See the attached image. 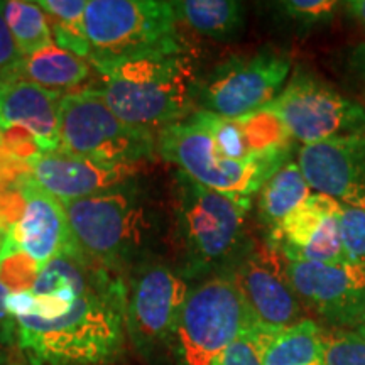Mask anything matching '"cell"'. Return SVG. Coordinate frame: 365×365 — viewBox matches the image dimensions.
<instances>
[{
	"label": "cell",
	"instance_id": "cell-1",
	"mask_svg": "<svg viewBox=\"0 0 365 365\" xmlns=\"http://www.w3.org/2000/svg\"><path fill=\"white\" fill-rule=\"evenodd\" d=\"M125 276L91 262L61 318H16V345L29 365H110L125 350Z\"/></svg>",
	"mask_w": 365,
	"mask_h": 365
},
{
	"label": "cell",
	"instance_id": "cell-2",
	"mask_svg": "<svg viewBox=\"0 0 365 365\" xmlns=\"http://www.w3.org/2000/svg\"><path fill=\"white\" fill-rule=\"evenodd\" d=\"M97 91L122 122L156 135L196 110L198 76L188 53H148L93 65Z\"/></svg>",
	"mask_w": 365,
	"mask_h": 365
},
{
	"label": "cell",
	"instance_id": "cell-3",
	"mask_svg": "<svg viewBox=\"0 0 365 365\" xmlns=\"http://www.w3.org/2000/svg\"><path fill=\"white\" fill-rule=\"evenodd\" d=\"M250 210L252 198L218 193L176 173L175 215L185 279L234 267L252 242L247 239Z\"/></svg>",
	"mask_w": 365,
	"mask_h": 365
},
{
	"label": "cell",
	"instance_id": "cell-4",
	"mask_svg": "<svg viewBox=\"0 0 365 365\" xmlns=\"http://www.w3.org/2000/svg\"><path fill=\"white\" fill-rule=\"evenodd\" d=\"M63 207L75 247L88 261L122 276L143 262L156 230V213L134 180Z\"/></svg>",
	"mask_w": 365,
	"mask_h": 365
},
{
	"label": "cell",
	"instance_id": "cell-5",
	"mask_svg": "<svg viewBox=\"0 0 365 365\" xmlns=\"http://www.w3.org/2000/svg\"><path fill=\"white\" fill-rule=\"evenodd\" d=\"M85 34L91 66L148 53H188L171 2L161 0H90Z\"/></svg>",
	"mask_w": 365,
	"mask_h": 365
},
{
	"label": "cell",
	"instance_id": "cell-6",
	"mask_svg": "<svg viewBox=\"0 0 365 365\" xmlns=\"http://www.w3.org/2000/svg\"><path fill=\"white\" fill-rule=\"evenodd\" d=\"M230 272L208 276L191 287L175 333L181 365H213L237 336L255 325Z\"/></svg>",
	"mask_w": 365,
	"mask_h": 365
},
{
	"label": "cell",
	"instance_id": "cell-7",
	"mask_svg": "<svg viewBox=\"0 0 365 365\" xmlns=\"http://www.w3.org/2000/svg\"><path fill=\"white\" fill-rule=\"evenodd\" d=\"M156 150L182 175L218 193L252 198L289 159V149L252 161H230L218 153L208 130L193 117L156 134Z\"/></svg>",
	"mask_w": 365,
	"mask_h": 365
},
{
	"label": "cell",
	"instance_id": "cell-8",
	"mask_svg": "<svg viewBox=\"0 0 365 365\" xmlns=\"http://www.w3.org/2000/svg\"><path fill=\"white\" fill-rule=\"evenodd\" d=\"M59 149L97 163L129 166H139L158 153L156 135L122 122L91 88L61 98Z\"/></svg>",
	"mask_w": 365,
	"mask_h": 365
},
{
	"label": "cell",
	"instance_id": "cell-9",
	"mask_svg": "<svg viewBox=\"0 0 365 365\" xmlns=\"http://www.w3.org/2000/svg\"><path fill=\"white\" fill-rule=\"evenodd\" d=\"M293 59L276 49L228 58L198 80L196 108L222 118H242L267 107L289 80Z\"/></svg>",
	"mask_w": 365,
	"mask_h": 365
},
{
	"label": "cell",
	"instance_id": "cell-10",
	"mask_svg": "<svg viewBox=\"0 0 365 365\" xmlns=\"http://www.w3.org/2000/svg\"><path fill=\"white\" fill-rule=\"evenodd\" d=\"M127 339L144 359L171 349L190 286L175 267L143 261L125 277Z\"/></svg>",
	"mask_w": 365,
	"mask_h": 365
},
{
	"label": "cell",
	"instance_id": "cell-11",
	"mask_svg": "<svg viewBox=\"0 0 365 365\" xmlns=\"http://www.w3.org/2000/svg\"><path fill=\"white\" fill-rule=\"evenodd\" d=\"M262 110L276 117L291 140H299L301 145L365 132L364 105L301 68Z\"/></svg>",
	"mask_w": 365,
	"mask_h": 365
},
{
	"label": "cell",
	"instance_id": "cell-12",
	"mask_svg": "<svg viewBox=\"0 0 365 365\" xmlns=\"http://www.w3.org/2000/svg\"><path fill=\"white\" fill-rule=\"evenodd\" d=\"M286 276L308 317L323 328L355 330L365 314V274L352 266L286 262Z\"/></svg>",
	"mask_w": 365,
	"mask_h": 365
},
{
	"label": "cell",
	"instance_id": "cell-13",
	"mask_svg": "<svg viewBox=\"0 0 365 365\" xmlns=\"http://www.w3.org/2000/svg\"><path fill=\"white\" fill-rule=\"evenodd\" d=\"M228 272L259 325L284 328L309 318L287 279L286 261L266 242H250Z\"/></svg>",
	"mask_w": 365,
	"mask_h": 365
},
{
	"label": "cell",
	"instance_id": "cell-14",
	"mask_svg": "<svg viewBox=\"0 0 365 365\" xmlns=\"http://www.w3.org/2000/svg\"><path fill=\"white\" fill-rule=\"evenodd\" d=\"M341 203L322 193H312L276 228L266 244L286 262L346 264L340 235Z\"/></svg>",
	"mask_w": 365,
	"mask_h": 365
},
{
	"label": "cell",
	"instance_id": "cell-15",
	"mask_svg": "<svg viewBox=\"0 0 365 365\" xmlns=\"http://www.w3.org/2000/svg\"><path fill=\"white\" fill-rule=\"evenodd\" d=\"M296 163L313 193L365 210V132L301 145Z\"/></svg>",
	"mask_w": 365,
	"mask_h": 365
},
{
	"label": "cell",
	"instance_id": "cell-16",
	"mask_svg": "<svg viewBox=\"0 0 365 365\" xmlns=\"http://www.w3.org/2000/svg\"><path fill=\"white\" fill-rule=\"evenodd\" d=\"M33 180L61 203L88 198L134 180L137 166L105 164L58 149L31 164Z\"/></svg>",
	"mask_w": 365,
	"mask_h": 365
},
{
	"label": "cell",
	"instance_id": "cell-17",
	"mask_svg": "<svg viewBox=\"0 0 365 365\" xmlns=\"http://www.w3.org/2000/svg\"><path fill=\"white\" fill-rule=\"evenodd\" d=\"M17 185L26 195V210L21 222L7 234L44 267L59 254L75 247L65 207L58 198L41 188L33 180V175L22 178Z\"/></svg>",
	"mask_w": 365,
	"mask_h": 365
},
{
	"label": "cell",
	"instance_id": "cell-18",
	"mask_svg": "<svg viewBox=\"0 0 365 365\" xmlns=\"http://www.w3.org/2000/svg\"><path fill=\"white\" fill-rule=\"evenodd\" d=\"M61 93L26 80L0 83V130L22 127L34 135L43 153L59 149Z\"/></svg>",
	"mask_w": 365,
	"mask_h": 365
},
{
	"label": "cell",
	"instance_id": "cell-19",
	"mask_svg": "<svg viewBox=\"0 0 365 365\" xmlns=\"http://www.w3.org/2000/svg\"><path fill=\"white\" fill-rule=\"evenodd\" d=\"M264 365H325L323 328L313 318L284 328L261 325Z\"/></svg>",
	"mask_w": 365,
	"mask_h": 365
},
{
	"label": "cell",
	"instance_id": "cell-20",
	"mask_svg": "<svg viewBox=\"0 0 365 365\" xmlns=\"http://www.w3.org/2000/svg\"><path fill=\"white\" fill-rule=\"evenodd\" d=\"M90 76L91 66L86 59L56 44L24 56L19 66V80L31 81L56 93L78 88L90 80Z\"/></svg>",
	"mask_w": 365,
	"mask_h": 365
},
{
	"label": "cell",
	"instance_id": "cell-21",
	"mask_svg": "<svg viewBox=\"0 0 365 365\" xmlns=\"http://www.w3.org/2000/svg\"><path fill=\"white\" fill-rule=\"evenodd\" d=\"M171 6L178 26L208 39H234L245 24V6L237 0H178Z\"/></svg>",
	"mask_w": 365,
	"mask_h": 365
},
{
	"label": "cell",
	"instance_id": "cell-22",
	"mask_svg": "<svg viewBox=\"0 0 365 365\" xmlns=\"http://www.w3.org/2000/svg\"><path fill=\"white\" fill-rule=\"evenodd\" d=\"M312 193L313 191L304 180L298 163L287 159L259 190V220L267 232H271Z\"/></svg>",
	"mask_w": 365,
	"mask_h": 365
},
{
	"label": "cell",
	"instance_id": "cell-23",
	"mask_svg": "<svg viewBox=\"0 0 365 365\" xmlns=\"http://www.w3.org/2000/svg\"><path fill=\"white\" fill-rule=\"evenodd\" d=\"M4 19L22 58L54 44L49 17L36 2L7 0L4 2Z\"/></svg>",
	"mask_w": 365,
	"mask_h": 365
},
{
	"label": "cell",
	"instance_id": "cell-24",
	"mask_svg": "<svg viewBox=\"0 0 365 365\" xmlns=\"http://www.w3.org/2000/svg\"><path fill=\"white\" fill-rule=\"evenodd\" d=\"M49 17L54 44L88 61L90 44L85 34L86 0H38Z\"/></svg>",
	"mask_w": 365,
	"mask_h": 365
},
{
	"label": "cell",
	"instance_id": "cell-25",
	"mask_svg": "<svg viewBox=\"0 0 365 365\" xmlns=\"http://www.w3.org/2000/svg\"><path fill=\"white\" fill-rule=\"evenodd\" d=\"M277 19L298 33L325 27L335 19L341 9L336 0H281L272 4Z\"/></svg>",
	"mask_w": 365,
	"mask_h": 365
},
{
	"label": "cell",
	"instance_id": "cell-26",
	"mask_svg": "<svg viewBox=\"0 0 365 365\" xmlns=\"http://www.w3.org/2000/svg\"><path fill=\"white\" fill-rule=\"evenodd\" d=\"M43 267L21 247L11 234L0 245V284L9 293L31 291L38 281Z\"/></svg>",
	"mask_w": 365,
	"mask_h": 365
},
{
	"label": "cell",
	"instance_id": "cell-27",
	"mask_svg": "<svg viewBox=\"0 0 365 365\" xmlns=\"http://www.w3.org/2000/svg\"><path fill=\"white\" fill-rule=\"evenodd\" d=\"M323 355L325 365H365V339L354 330L323 328Z\"/></svg>",
	"mask_w": 365,
	"mask_h": 365
},
{
	"label": "cell",
	"instance_id": "cell-28",
	"mask_svg": "<svg viewBox=\"0 0 365 365\" xmlns=\"http://www.w3.org/2000/svg\"><path fill=\"white\" fill-rule=\"evenodd\" d=\"M341 247L346 264L365 274V210L341 205Z\"/></svg>",
	"mask_w": 365,
	"mask_h": 365
},
{
	"label": "cell",
	"instance_id": "cell-29",
	"mask_svg": "<svg viewBox=\"0 0 365 365\" xmlns=\"http://www.w3.org/2000/svg\"><path fill=\"white\" fill-rule=\"evenodd\" d=\"M213 365H264L261 325L255 323L232 341Z\"/></svg>",
	"mask_w": 365,
	"mask_h": 365
},
{
	"label": "cell",
	"instance_id": "cell-30",
	"mask_svg": "<svg viewBox=\"0 0 365 365\" xmlns=\"http://www.w3.org/2000/svg\"><path fill=\"white\" fill-rule=\"evenodd\" d=\"M0 148L27 164H33L43 154L34 135L22 127H9L6 130H0Z\"/></svg>",
	"mask_w": 365,
	"mask_h": 365
},
{
	"label": "cell",
	"instance_id": "cell-31",
	"mask_svg": "<svg viewBox=\"0 0 365 365\" xmlns=\"http://www.w3.org/2000/svg\"><path fill=\"white\" fill-rule=\"evenodd\" d=\"M22 56L17 51L11 31L4 19V2H0V83L19 80Z\"/></svg>",
	"mask_w": 365,
	"mask_h": 365
},
{
	"label": "cell",
	"instance_id": "cell-32",
	"mask_svg": "<svg viewBox=\"0 0 365 365\" xmlns=\"http://www.w3.org/2000/svg\"><path fill=\"white\" fill-rule=\"evenodd\" d=\"M26 210V195L19 185L0 191V228L4 232L11 230L21 222Z\"/></svg>",
	"mask_w": 365,
	"mask_h": 365
},
{
	"label": "cell",
	"instance_id": "cell-33",
	"mask_svg": "<svg viewBox=\"0 0 365 365\" xmlns=\"http://www.w3.org/2000/svg\"><path fill=\"white\" fill-rule=\"evenodd\" d=\"M9 291L0 284V349H9L16 345V319L7 309Z\"/></svg>",
	"mask_w": 365,
	"mask_h": 365
},
{
	"label": "cell",
	"instance_id": "cell-34",
	"mask_svg": "<svg viewBox=\"0 0 365 365\" xmlns=\"http://www.w3.org/2000/svg\"><path fill=\"white\" fill-rule=\"evenodd\" d=\"M346 65H349V70L355 78L362 80L365 83V41L355 44L350 49L349 58H346Z\"/></svg>",
	"mask_w": 365,
	"mask_h": 365
},
{
	"label": "cell",
	"instance_id": "cell-35",
	"mask_svg": "<svg viewBox=\"0 0 365 365\" xmlns=\"http://www.w3.org/2000/svg\"><path fill=\"white\" fill-rule=\"evenodd\" d=\"M341 9L350 21L365 29V0H346L341 2Z\"/></svg>",
	"mask_w": 365,
	"mask_h": 365
},
{
	"label": "cell",
	"instance_id": "cell-36",
	"mask_svg": "<svg viewBox=\"0 0 365 365\" xmlns=\"http://www.w3.org/2000/svg\"><path fill=\"white\" fill-rule=\"evenodd\" d=\"M354 331H357L359 335H362L364 339H365V314H364V318H362V322L359 323L357 327H355V330Z\"/></svg>",
	"mask_w": 365,
	"mask_h": 365
},
{
	"label": "cell",
	"instance_id": "cell-37",
	"mask_svg": "<svg viewBox=\"0 0 365 365\" xmlns=\"http://www.w3.org/2000/svg\"><path fill=\"white\" fill-rule=\"evenodd\" d=\"M6 235H7L6 232H4L2 228H0V245H2V242H4V239H6Z\"/></svg>",
	"mask_w": 365,
	"mask_h": 365
},
{
	"label": "cell",
	"instance_id": "cell-38",
	"mask_svg": "<svg viewBox=\"0 0 365 365\" xmlns=\"http://www.w3.org/2000/svg\"><path fill=\"white\" fill-rule=\"evenodd\" d=\"M6 365H26V364H21V362H12V364H6Z\"/></svg>",
	"mask_w": 365,
	"mask_h": 365
}]
</instances>
